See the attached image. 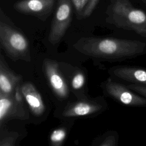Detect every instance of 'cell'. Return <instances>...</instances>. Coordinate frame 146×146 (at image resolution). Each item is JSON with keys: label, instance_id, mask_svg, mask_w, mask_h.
<instances>
[{"label": "cell", "instance_id": "6da1fadb", "mask_svg": "<svg viewBox=\"0 0 146 146\" xmlns=\"http://www.w3.org/2000/svg\"><path fill=\"white\" fill-rule=\"evenodd\" d=\"M73 47L86 56L105 60H123L146 52L145 43L112 37H82Z\"/></svg>", "mask_w": 146, "mask_h": 146}, {"label": "cell", "instance_id": "7a4b0ae2", "mask_svg": "<svg viewBox=\"0 0 146 146\" xmlns=\"http://www.w3.org/2000/svg\"><path fill=\"white\" fill-rule=\"evenodd\" d=\"M106 14L107 23L146 37V14L128 0H110Z\"/></svg>", "mask_w": 146, "mask_h": 146}, {"label": "cell", "instance_id": "3957f363", "mask_svg": "<svg viewBox=\"0 0 146 146\" xmlns=\"http://www.w3.org/2000/svg\"><path fill=\"white\" fill-rule=\"evenodd\" d=\"M0 46L12 60H31L27 38L0 8Z\"/></svg>", "mask_w": 146, "mask_h": 146}, {"label": "cell", "instance_id": "277c9868", "mask_svg": "<svg viewBox=\"0 0 146 146\" xmlns=\"http://www.w3.org/2000/svg\"><path fill=\"white\" fill-rule=\"evenodd\" d=\"M21 90V84L11 94L0 92V128L10 120H26L29 114Z\"/></svg>", "mask_w": 146, "mask_h": 146}, {"label": "cell", "instance_id": "5b68a950", "mask_svg": "<svg viewBox=\"0 0 146 146\" xmlns=\"http://www.w3.org/2000/svg\"><path fill=\"white\" fill-rule=\"evenodd\" d=\"M107 107L103 96L77 99V100L68 103L64 107L60 113V117L70 119L91 116L104 111Z\"/></svg>", "mask_w": 146, "mask_h": 146}, {"label": "cell", "instance_id": "8992f818", "mask_svg": "<svg viewBox=\"0 0 146 146\" xmlns=\"http://www.w3.org/2000/svg\"><path fill=\"white\" fill-rule=\"evenodd\" d=\"M56 9L48 35L52 44L60 42L69 27L72 18V3L71 0H58Z\"/></svg>", "mask_w": 146, "mask_h": 146}, {"label": "cell", "instance_id": "52a82bcc", "mask_svg": "<svg viewBox=\"0 0 146 146\" xmlns=\"http://www.w3.org/2000/svg\"><path fill=\"white\" fill-rule=\"evenodd\" d=\"M42 70L54 95L59 99H67L71 90L59 63L55 60L46 58L42 62Z\"/></svg>", "mask_w": 146, "mask_h": 146}, {"label": "cell", "instance_id": "ba28073f", "mask_svg": "<svg viewBox=\"0 0 146 146\" xmlns=\"http://www.w3.org/2000/svg\"><path fill=\"white\" fill-rule=\"evenodd\" d=\"M104 95L109 96L124 105L143 106L146 105V98L141 97L133 92L127 86L107 78L101 84Z\"/></svg>", "mask_w": 146, "mask_h": 146}, {"label": "cell", "instance_id": "9c48e42d", "mask_svg": "<svg viewBox=\"0 0 146 146\" xmlns=\"http://www.w3.org/2000/svg\"><path fill=\"white\" fill-rule=\"evenodd\" d=\"M55 3L56 0H19L13 7L18 13L45 21L53 12Z\"/></svg>", "mask_w": 146, "mask_h": 146}, {"label": "cell", "instance_id": "30bf717a", "mask_svg": "<svg viewBox=\"0 0 146 146\" xmlns=\"http://www.w3.org/2000/svg\"><path fill=\"white\" fill-rule=\"evenodd\" d=\"M21 90L31 113L35 117L43 115L46 106L41 94L34 84L30 82H24L21 84Z\"/></svg>", "mask_w": 146, "mask_h": 146}, {"label": "cell", "instance_id": "8fae6325", "mask_svg": "<svg viewBox=\"0 0 146 146\" xmlns=\"http://www.w3.org/2000/svg\"><path fill=\"white\" fill-rule=\"evenodd\" d=\"M22 76L15 73L8 66L4 56L0 54V92L13 94L16 88L21 84Z\"/></svg>", "mask_w": 146, "mask_h": 146}, {"label": "cell", "instance_id": "7c38bea8", "mask_svg": "<svg viewBox=\"0 0 146 146\" xmlns=\"http://www.w3.org/2000/svg\"><path fill=\"white\" fill-rule=\"evenodd\" d=\"M112 76L136 84L146 86V69L131 66H114L108 70Z\"/></svg>", "mask_w": 146, "mask_h": 146}, {"label": "cell", "instance_id": "4fadbf2b", "mask_svg": "<svg viewBox=\"0 0 146 146\" xmlns=\"http://www.w3.org/2000/svg\"><path fill=\"white\" fill-rule=\"evenodd\" d=\"M68 82L70 90L77 99L87 98V76L82 69L75 68L70 75Z\"/></svg>", "mask_w": 146, "mask_h": 146}, {"label": "cell", "instance_id": "5bb4252c", "mask_svg": "<svg viewBox=\"0 0 146 146\" xmlns=\"http://www.w3.org/2000/svg\"><path fill=\"white\" fill-rule=\"evenodd\" d=\"M117 142V135L114 131H108L96 137L92 141V145L116 146Z\"/></svg>", "mask_w": 146, "mask_h": 146}, {"label": "cell", "instance_id": "9a60e30c", "mask_svg": "<svg viewBox=\"0 0 146 146\" xmlns=\"http://www.w3.org/2000/svg\"><path fill=\"white\" fill-rule=\"evenodd\" d=\"M67 134V129L64 127H60L54 129L50 135L49 142L51 145L59 146L63 144Z\"/></svg>", "mask_w": 146, "mask_h": 146}, {"label": "cell", "instance_id": "2e32d148", "mask_svg": "<svg viewBox=\"0 0 146 146\" xmlns=\"http://www.w3.org/2000/svg\"><path fill=\"white\" fill-rule=\"evenodd\" d=\"M19 137L17 132L1 129L0 146H14Z\"/></svg>", "mask_w": 146, "mask_h": 146}, {"label": "cell", "instance_id": "e0dca14e", "mask_svg": "<svg viewBox=\"0 0 146 146\" xmlns=\"http://www.w3.org/2000/svg\"><path fill=\"white\" fill-rule=\"evenodd\" d=\"M75 9L76 18L78 19H83V14L86 6L90 0H71Z\"/></svg>", "mask_w": 146, "mask_h": 146}, {"label": "cell", "instance_id": "ac0fdd59", "mask_svg": "<svg viewBox=\"0 0 146 146\" xmlns=\"http://www.w3.org/2000/svg\"><path fill=\"white\" fill-rule=\"evenodd\" d=\"M100 0H90L83 14V19L89 17L96 8Z\"/></svg>", "mask_w": 146, "mask_h": 146}, {"label": "cell", "instance_id": "d6986e66", "mask_svg": "<svg viewBox=\"0 0 146 146\" xmlns=\"http://www.w3.org/2000/svg\"><path fill=\"white\" fill-rule=\"evenodd\" d=\"M127 86L132 91H135L144 97L146 98V86L140 84L133 83Z\"/></svg>", "mask_w": 146, "mask_h": 146}, {"label": "cell", "instance_id": "ffe728a7", "mask_svg": "<svg viewBox=\"0 0 146 146\" xmlns=\"http://www.w3.org/2000/svg\"><path fill=\"white\" fill-rule=\"evenodd\" d=\"M144 3H145V5L146 6V0H144Z\"/></svg>", "mask_w": 146, "mask_h": 146}]
</instances>
